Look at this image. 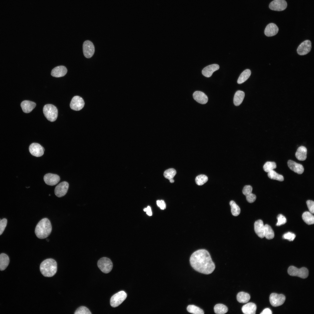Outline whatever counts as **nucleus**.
I'll return each instance as SVG.
<instances>
[{
	"label": "nucleus",
	"instance_id": "1",
	"mask_svg": "<svg viewBox=\"0 0 314 314\" xmlns=\"http://www.w3.org/2000/svg\"><path fill=\"white\" fill-rule=\"evenodd\" d=\"M190 261L195 270L204 274H210L215 268L209 253L206 249H199L194 252L191 255Z\"/></svg>",
	"mask_w": 314,
	"mask_h": 314
},
{
	"label": "nucleus",
	"instance_id": "2",
	"mask_svg": "<svg viewBox=\"0 0 314 314\" xmlns=\"http://www.w3.org/2000/svg\"><path fill=\"white\" fill-rule=\"evenodd\" d=\"M52 231L49 220L47 218L41 220L38 223L35 229V233L39 238L43 239L49 236Z\"/></svg>",
	"mask_w": 314,
	"mask_h": 314
},
{
	"label": "nucleus",
	"instance_id": "3",
	"mask_svg": "<svg viewBox=\"0 0 314 314\" xmlns=\"http://www.w3.org/2000/svg\"><path fill=\"white\" fill-rule=\"evenodd\" d=\"M40 270L44 276L51 277L54 276L57 271V263L55 260L48 258L43 261L40 266Z\"/></svg>",
	"mask_w": 314,
	"mask_h": 314
},
{
	"label": "nucleus",
	"instance_id": "4",
	"mask_svg": "<svg viewBox=\"0 0 314 314\" xmlns=\"http://www.w3.org/2000/svg\"><path fill=\"white\" fill-rule=\"evenodd\" d=\"M44 115L49 121L53 122L57 119L58 115V110L57 108L51 104L45 105L43 108Z\"/></svg>",
	"mask_w": 314,
	"mask_h": 314
},
{
	"label": "nucleus",
	"instance_id": "5",
	"mask_svg": "<svg viewBox=\"0 0 314 314\" xmlns=\"http://www.w3.org/2000/svg\"><path fill=\"white\" fill-rule=\"evenodd\" d=\"M288 272L290 276H297L303 279L307 278L309 274L308 271L306 268L302 267L298 269L293 266H290L288 267Z\"/></svg>",
	"mask_w": 314,
	"mask_h": 314
},
{
	"label": "nucleus",
	"instance_id": "6",
	"mask_svg": "<svg viewBox=\"0 0 314 314\" xmlns=\"http://www.w3.org/2000/svg\"><path fill=\"white\" fill-rule=\"evenodd\" d=\"M97 265L99 269L103 272L108 273L112 269L113 263L111 260L107 257H103L99 260Z\"/></svg>",
	"mask_w": 314,
	"mask_h": 314
},
{
	"label": "nucleus",
	"instance_id": "7",
	"mask_svg": "<svg viewBox=\"0 0 314 314\" xmlns=\"http://www.w3.org/2000/svg\"><path fill=\"white\" fill-rule=\"evenodd\" d=\"M127 295L124 291H120L115 294L110 299V304L113 307H116L119 305L126 299Z\"/></svg>",
	"mask_w": 314,
	"mask_h": 314
},
{
	"label": "nucleus",
	"instance_id": "8",
	"mask_svg": "<svg viewBox=\"0 0 314 314\" xmlns=\"http://www.w3.org/2000/svg\"><path fill=\"white\" fill-rule=\"evenodd\" d=\"M270 301L273 306L277 307L282 305L286 300L285 296L282 294L272 293L270 296Z\"/></svg>",
	"mask_w": 314,
	"mask_h": 314
},
{
	"label": "nucleus",
	"instance_id": "9",
	"mask_svg": "<svg viewBox=\"0 0 314 314\" xmlns=\"http://www.w3.org/2000/svg\"><path fill=\"white\" fill-rule=\"evenodd\" d=\"M83 49V54L87 58H91L94 53L95 49L94 45L89 40H87L84 42Z\"/></svg>",
	"mask_w": 314,
	"mask_h": 314
},
{
	"label": "nucleus",
	"instance_id": "10",
	"mask_svg": "<svg viewBox=\"0 0 314 314\" xmlns=\"http://www.w3.org/2000/svg\"><path fill=\"white\" fill-rule=\"evenodd\" d=\"M84 102L83 99L81 97L76 96L72 98L70 104V106L72 110L78 111L81 110L84 107Z\"/></svg>",
	"mask_w": 314,
	"mask_h": 314
},
{
	"label": "nucleus",
	"instance_id": "11",
	"mask_svg": "<svg viewBox=\"0 0 314 314\" xmlns=\"http://www.w3.org/2000/svg\"><path fill=\"white\" fill-rule=\"evenodd\" d=\"M69 187V183L67 182H61L55 187L54 190L55 195L58 197L64 196L67 193Z\"/></svg>",
	"mask_w": 314,
	"mask_h": 314
},
{
	"label": "nucleus",
	"instance_id": "12",
	"mask_svg": "<svg viewBox=\"0 0 314 314\" xmlns=\"http://www.w3.org/2000/svg\"><path fill=\"white\" fill-rule=\"evenodd\" d=\"M29 149L30 152L33 156L37 157L42 156L44 151L43 147L36 143H33L31 144Z\"/></svg>",
	"mask_w": 314,
	"mask_h": 314
},
{
	"label": "nucleus",
	"instance_id": "13",
	"mask_svg": "<svg viewBox=\"0 0 314 314\" xmlns=\"http://www.w3.org/2000/svg\"><path fill=\"white\" fill-rule=\"evenodd\" d=\"M287 3L285 0H274L270 4V8L273 10L281 11L287 7Z\"/></svg>",
	"mask_w": 314,
	"mask_h": 314
},
{
	"label": "nucleus",
	"instance_id": "14",
	"mask_svg": "<svg viewBox=\"0 0 314 314\" xmlns=\"http://www.w3.org/2000/svg\"><path fill=\"white\" fill-rule=\"evenodd\" d=\"M311 48V43L308 40H306L302 42L299 46L297 50L298 54L304 55L308 53Z\"/></svg>",
	"mask_w": 314,
	"mask_h": 314
},
{
	"label": "nucleus",
	"instance_id": "15",
	"mask_svg": "<svg viewBox=\"0 0 314 314\" xmlns=\"http://www.w3.org/2000/svg\"><path fill=\"white\" fill-rule=\"evenodd\" d=\"M44 180L47 184L53 186L57 184L60 181V178L57 174L49 173L44 176Z\"/></svg>",
	"mask_w": 314,
	"mask_h": 314
},
{
	"label": "nucleus",
	"instance_id": "16",
	"mask_svg": "<svg viewBox=\"0 0 314 314\" xmlns=\"http://www.w3.org/2000/svg\"><path fill=\"white\" fill-rule=\"evenodd\" d=\"M252 187L250 185H245L242 190L243 194L246 197V198L248 202L250 203L254 202L256 200V195L252 193Z\"/></svg>",
	"mask_w": 314,
	"mask_h": 314
},
{
	"label": "nucleus",
	"instance_id": "17",
	"mask_svg": "<svg viewBox=\"0 0 314 314\" xmlns=\"http://www.w3.org/2000/svg\"><path fill=\"white\" fill-rule=\"evenodd\" d=\"M288 165L290 169L295 173L301 174L304 172V169L303 165L291 160L288 162Z\"/></svg>",
	"mask_w": 314,
	"mask_h": 314
},
{
	"label": "nucleus",
	"instance_id": "18",
	"mask_svg": "<svg viewBox=\"0 0 314 314\" xmlns=\"http://www.w3.org/2000/svg\"><path fill=\"white\" fill-rule=\"evenodd\" d=\"M67 72L66 68L64 66L61 65L54 68L51 71V74L53 76L60 77L65 75Z\"/></svg>",
	"mask_w": 314,
	"mask_h": 314
},
{
	"label": "nucleus",
	"instance_id": "19",
	"mask_svg": "<svg viewBox=\"0 0 314 314\" xmlns=\"http://www.w3.org/2000/svg\"><path fill=\"white\" fill-rule=\"evenodd\" d=\"M220 68L219 65L213 64L209 65L204 67L202 71V74L205 77H210L213 72L218 70Z\"/></svg>",
	"mask_w": 314,
	"mask_h": 314
},
{
	"label": "nucleus",
	"instance_id": "20",
	"mask_svg": "<svg viewBox=\"0 0 314 314\" xmlns=\"http://www.w3.org/2000/svg\"><path fill=\"white\" fill-rule=\"evenodd\" d=\"M278 31L279 28L276 25L273 23H270L266 26L264 33L266 36L271 37L276 35Z\"/></svg>",
	"mask_w": 314,
	"mask_h": 314
},
{
	"label": "nucleus",
	"instance_id": "21",
	"mask_svg": "<svg viewBox=\"0 0 314 314\" xmlns=\"http://www.w3.org/2000/svg\"><path fill=\"white\" fill-rule=\"evenodd\" d=\"M254 229L258 237L261 238L264 237V225L262 220H259L255 222Z\"/></svg>",
	"mask_w": 314,
	"mask_h": 314
},
{
	"label": "nucleus",
	"instance_id": "22",
	"mask_svg": "<svg viewBox=\"0 0 314 314\" xmlns=\"http://www.w3.org/2000/svg\"><path fill=\"white\" fill-rule=\"evenodd\" d=\"M193 96L194 99L200 104H206L208 101V99L207 95L201 91H195L193 94Z\"/></svg>",
	"mask_w": 314,
	"mask_h": 314
},
{
	"label": "nucleus",
	"instance_id": "23",
	"mask_svg": "<svg viewBox=\"0 0 314 314\" xmlns=\"http://www.w3.org/2000/svg\"><path fill=\"white\" fill-rule=\"evenodd\" d=\"M36 106V104L35 102L28 100L24 101L21 104L22 110L26 113L31 112Z\"/></svg>",
	"mask_w": 314,
	"mask_h": 314
},
{
	"label": "nucleus",
	"instance_id": "24",
	"mask_svg": "<svg viewBox=\"0 0 314 314\" xmlns=\"http://www.w3.org/2000/svg\"><path fill=\"white\" fill-rule=\"evenodd\" d=\"M256 309L255 304L249 302L243 305L242 308V312L245 314H255Z\"/></svg>",
	"mask_w": 314,
	"mask_h": 314
},
{
	"label": "nucleus",
	"instance_id": "25",
	"mask_svg": "<svg viewBox=\"0 0 314 314\" xmlns=\"http://www.w3.org/2000/svg\"><path fill=\"white\" fill-rule=\"evenodd\" d=\"M307 149L303 146L299 147L297 149L295 155L297 159L299 160L304 161L307 158Z\"/></svg>",
	"mask_w": 314,
	"mask_h": 314
},
{
	"label": "nucleus",
	"instance_id": "26",
	"mask_svg": "<svg viewBox=\"0 0 314 314\" xmlns=\"http://www.w3.org/2000/svg\"><path fill=\"white\" fill-rule=\"evenodd\" d=\"M10 262L8 256L5 254H0V270H4L9 265Z\"/></svg>",
	"mask_w": 314,
	"mask_h": 314
},
{
	"label": "nucleus",
	"instance_id": "27",
	"mask_svg": "<svg viewBox=\"0 0 314 314\" xmlns=\"http://www.w3.org/2000/svg\"><path fill=\"white\" fill-rule=\"evenodd\" d=\"M245 95L244 92L242 91L238 90L236 92L233 98V103L235 106H238L242 103Z\"/></svg>",
	"mask_w": 314,
	"mask_h": 314
},
{
	"label": "nucleus",
	"instance_id": "28",
	"mask_svg": "<svg viewBox=\"0 0 314 314\" xmlns=\"http://www.w3.org/2000/svg\"><path fill=\"white\" fill-rule=\"evenodd\" d=\"M237 301L240 303H244L248 302L250 299V295L244 292L238 293L236 296Z\"/></svg>",
	"mask_w": 314,
	"mask_h": 314
},
{
	"label": "nucleus",
	"instance_id": "29",
	"mask_svg": "<svg viewBox=\"0 0 314 314\" xmlns=\"http://www.w3.org/2000/svg\"><path fill=\"white\" fill-rule=\"evenodd\" d=\"M302 218L304 221L308 225L313 224L314 223V217L311 212L306 211L303 213Z\"/></svg>",
	"mask_w": 314,
	"mask_h": 314
},
{
	"label": "nucleus",
	"instance_id": "30",
	"mask_svg": "<svg viewBox=\"0 0 314 314\" xmlns=\"http://www.w3.org/2000/svg\"><path fill=\"white\" fill-rule=\"evenodd\" d=\"M176 173V170L173 168H170L166 170L164 172V176L165 178L169 179L171 183L174 182L173 178Z\"/></svg>",
	"mask_w": 314,
	"mask_h": 314
},
{
	"label": "nucleus",
	"instance_id": "31",
	"mask_svg": "<svg viewBox=\"0 0 314 314\" xmlns=\"http://www.w3.org/2000/svg\"><path fill=\"white\" fill-rule=\"evenodd\" d=\"M251 74V71L249 69H247L244 71L238 78V83L240 84L244 82L249 78Z\"/></svg>",
	"mask_w": 314,
	"mask_h": 314
},
{
	"label": "nucleus",
	"instance_id": "32",
	"mask_svg": "<svg viewBox=\"0 0 314 314\" xmlns=\"http://www.w3.org/2000/svg\"><path fill=\"white\" fill-rule=\"evenodd\" d=\"M264 237L267 239H273L274 237V233L271 227L268 224L264 225Z\"/></svg>",
	"mask_w": 314,
	"mask_h": 314
},
{
	"label": "nucleus",
	"instance_id": "33",
	"mask_svg": "<svg viewBox=\"0 0 314 314\" xmlns=\"http://www.w3.org/2000/svg\"><path fill=\"white\" fill-rule=\"evenodd\" d=\"M215 313L217 314H224L226 313L228 308L225 305L221 304H217L215 305L214 308Z\"/></svg>",
	"mask_w": 314,
	"mask_h": 314
},
{
	"label": "nucleus",
	"instance_id": "34",
	"mask_svg": "<svg viewBox=\"0 0 314 314\" xmlns=\"http://www.w3.org/2000/svg\"><path fill=\"white\" fill-rule=\"evenodd\" d=\"M187 311L189 313L194 314H204L203 310L193 305H188L187 308Z\"/></svg>",
	"mask_w": 314,
	"mask_h": 314
},
{
	"label": "nucleus",
	"instance_id": "35",
	"mask_svg": "<svg viewBox=\"0 0 314 314\" xmlns=\"http://www.w3.org/2000/svg\"><path fill=\"white\" fill-rule=\"evenodd\" d=\"M231 207V212L233 215L236 216L240 213V209L239 207L233 201H231L229 203Z\"/></svg>",
	"mask_w": 314,
	"mask_h": 314
},
{
	"label": "nucleus",
	"instance_id": "36",
	"mask_svg": "<svg viewBox=\"0 0 314 314\" xmlns=\"http://www.w3.org/2000/svg\"><path fill=\"white\" fill-rule=\"evenodd\" d=\"M267 175L268 177L271 179L281 181L284 180L283 176L282 175L278 174L274 170L268 172Z\"/></svg>",
	"mask_w": 314,
	"mask_h": 314
},
{
	"label": "nucleus",
	"instance_id": "37",
	"mask_svg": "<svg viewBox=\"0 0 314 314\" xmlns=\"http://www.w3.org/2000/svg\"><path fill=\"white\" fill-rule=\"evenodd\" d=\"M276 167V164L274 162L267 161L263 165V169L264 171L266 172L273 170Z\"/></svg>",
	"mask_w": 314,
	"mask_h": 314
},
{
	"label": "nucleus",
	"instance_id": "38",
	"mask_svg": "<svg viewBox=\"0 0 314 314\" xmlns=\"http://www.w3.org/2000/svg\"><path fill=\"white\" fill-rule=\"evenodd\" d=\"M208 180L207 176L204 174H200L197 176L195 179L196 184L199 185H201L206 183Z\"/></svg>",
	"mask_w": 314,
	"mask_h": 314
},
{
	"label": "nucleus",
	"instance_id": "39",
	"mask_svg": "<svg viewBox=\"0 0 314 314\" xmlns=\"http://www.w3.org/2000/svg\"><path fill=\"white\" fill-rule=\"evenodd\" d=\"M75 314H91L90 311L86 307L81 306L78 307L74 313Z\"/></svg>",
	"mask_w": 314,
	"mask_h": 314
},
{
	"label": "nucleus",
	"instance_id": "40",
	"mask_svg": "<svg viewBox=\"0 0 314 314\" xmlns=\"http://www.w3.org/2000/svg\"><path fill=\"white\" fill-rule=\"evenodd\" d=\"M277 222L276 224V226H280L281 225L285 224L287 222L286 219V217L281 214H279L277 217Z\"/></svg>",
	"mask_w": 314,
	"mask_h": 314
},
{
	"label": "nucleus",
	"instance_id": "41",
	"mask_svg": "<svg viewBox=\"0 0 314 314\" xmlns=\"http://www.w3.org/2000/svg\"><path fill=\"white\" fill-rule=\"evenodd\" d=\"M295 236H296L295 234L289 232L285 233L283 236V238L291 241L294 240Z\"/></svg>",
	"mask_w": 314,
	"mask_h": 314
},
{
	"label": "nucleus",
	"instance_id": "42",
	"mask_svg": "<svg viewBox=\"0 0 314 314\" xmlns=\"http://www.w3.org/2000/svg\"><path fill=\"white\" fill-rule=\"evenodd\" d=\"M7 220L6 218H3L0 220V235L4 231L7 224Z\"/></svg>",
	"mask_w": 314,
	"mask_h": 314
},
{
	"label": "nucleus",
	"instance_id": "43",
	"mask_svg": "<svg viewBox=\"0 0 314 314\" xmlns=\"http://www.w3.org/2000/svg\"><path fill=\"white\" fill-rule=\"evenodd\" d=\"M306 204L310 212L312 214L314 213V202L311 200H308L306 201Z\"/></svg>",
	"mask_w": 314,
	"mask_h": 314
},
{
	"label": "nucleus",
	"instance_id": "44",
	"mask_svg": "<svg viewBox=\"0 0 314 314\" xmlns=\"http://www.w3.org/2000/svg\"><path fill=\"white\" fill-rule=\"evenodd\" d=\"M157 204L160 208L164 210L166 208V204L163 200H158L156 201Z\"/></svg>",
	"mask_w": 314,
	"mask_h": 314
},
{
	"label": "nucleus",
	"instance_id": "45",
	"mask_svg": "<svg viewBox=\"0 0 314 314\" xmlns=\"http://www.w3.org/2000/svg\"><path fill=\"white\" fill-rule=\"evenodd\" d=\"M144 211L146 212L147 214L149 216H151L152 215V212L150 207L148 206L147 208H145L143 209Z\"/></svg>",
	"mask_w": 314,
	"mask_h": 314
},
{
	"label": "nucleus",
	"instance_id": "46",
	"mask_svg": "<svg viewBox=\"0 0 314 314\" xmlns=\"http://www.w3.org/2000/svg\"><path fill=\"white\" fill-rule=\"evenodd\" d=\"M272 312L271 310L269 308H266L262 312L260 313L261 314H272Z\"/></svg>",
	"mask_w": 314,
	"mask_h": 314
}]
</instances>
